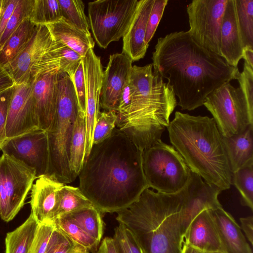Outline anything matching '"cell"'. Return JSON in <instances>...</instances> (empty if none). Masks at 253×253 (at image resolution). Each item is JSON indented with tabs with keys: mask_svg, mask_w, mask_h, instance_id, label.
I'll return each instance as SVG.
<instances>
[{
	"mask_svg": "<svg viewBox=\"0 0 253 253\" xmlns=\"http://www.w3.org/2000/svg\"><path fill=\"white\" fill-rule=\"evenodd\" d=\"M142 153L117 127L109 137L93 144L78 175L79 188L102 214L126 209L149 188Z\"/></svg>",
	"mask_w": 253,
	"mask_h": 253,
	"instance_id": "6da1fadb",
	"label": "cell"
},
{
	"mask_svg": "<svg viewBox=\"0 0 253 253\" xmlns=\"http://www.w3.org/2000/svg\"><path fill=\"white\" fill-rule=\"evenodd\" d=\"M152 59L154 73L168 80L182 110L203 105L211 93L236 80L240 73L238 67L198 44L187 31L158 39Z\"/></svg>",
	"mask_w": 253,
	"mask_h": 253,
	"instance_id": "7a4b0ae2",
	"label": "cell"
},
{
	"mask_svg": "<svg viewBox=\"0 0 253 253\" xmlns=\"http://www.w3.org/2000/svg\"><path fill=\"white\" fill-rule=\"evenodd\" d=\"M186 193L187 184L170 194L146 188L130 206L117 212L116 219L131 232L143 253H181V211Z\"/></svg>",
	"mask_w": 253,
	"mask_h": 253,
	"instance_id": "3957f363",
	"label": "cell"
},
{
	"mask_svg": "<svg viewBox=\"0 0 253 253\" xmlns=\"http://www.w3.org/2000/svg\"><path fill=\"white\" fill-rule=\"evenodd\" d=\"M168 130L172 146L191 171L221 191L230 188L232 173L213 118L176 111Z\"/></svg>",
	"mask_w": 253,
	"mask_h": 253,
	"instance_id": "277c9868",
	"label": "cell"
},
{
	"mask_svg": "<svg viewBox=\"0 0 253 253\" xmlns=\"http://www.w3.org/2000/svg\"><path fill=\"white\" fill-rule=\"evenodd\" d=\"M129 81L131 105L116 126L143 151L161 139L177 101L171 87L153 71L152 63L132 66Z\"/></svg>",
	"mask_w": 253,
	"mask_h": 253,
	"instance_id": "5b68a950",
	"label": "cell"
},
{
	"mask_svg": "<svg viewBox=\"0 0 253 253\" xmlns=\"http://www.w3.org/2000/svg\"><path fill=\"white\" fill-rule=\"evenodd\" d=\"M55 114L46 131L49 151V168L47 175L65 184L73 179L69 167L71 136L81 110L71 78L59 71Z\"/></svg>",
	"mask_w": 253,
	"mask_h": 253,
	"instance_id": "8992f818",
	"label": "cell"
},
{
	"mask_svg": "<svg viewBox=\"0 0 253 253\" xmlns=\"http://www.w3.org/2000/svg\"><path fill=\"white\" fill-rule=\"evenodd\" d=\"M142 166L148 187L161 193H177L190 177L191 170L181 155L161 139L143 151Z\"/></svg>",
	"mask_w": 253,
	"mask_h": 253,
	"instance_id": "52a82bcc",
	"label": "cell"
},
{
	"mask_svg": "<svg viewBox=\"0 0 253 253\" xmlns=\"http://www.w3.org/2000/svg\"><path fill=\"white\" fill-rule=\"evenodd\" d=\"M203 105L211 113L221 134L231 136L244 131L253 124V111L241 88L230 82L211 93Z\"/></svg>",
	"mask_w": 253,
	"mask_h": 253,
	"instance_id": "ba28073f",
	"label": "cell"
},
{
	"mask_svg": "<svg viewBox=\"0 0 253 253\" xmlns=\"http://www.w3.org/2000/svg\"><path fill=\"white\" fill-rule=\"evenodd\" d=\"M138 0H97L88 2L90 29L98 46L109 44L123 38L135 14Z\"/></svg>",
	"mask_w": 253,
	"mask_h": 253,
	"instance_id": "9c48e42d",
	"label": "cell"
},
{
	"mask_svg": "<svg viewBox=\"0 0 253 253\" xmlns=\"http://www.w3.org/2000/svg\"><path fill=\"white\" fill-rule=\"evenodd\" d=\"M35 171L2 154L0 157V217L12 220L25 204L29 192L37 179Z\"/></svg>",
	"mask_w": 253,
	"mask_h": 253,
	"instance_id": "30bf717a",
	"label": "cell"
},
{
	"mask_svg": "<svg viewBox=\"0 0 253 253\" xmlns=\"http://www.w3.org/2000/svg\"><path fill=\"white\" fill-rule=\"evenodd\" d=\"M228 0H193L187 6V33L198 44L220 56V35Z\"/></svg>",
	"mask_w": 253,
	"mask_h": 253,
	"instance_id": "8fae6325",
	"label": "cell"
},
{
	"mask_svg": "<svg viewBox=\"0 0 253 253\" xmlns=\"http://www.w3.org/2000/svg\"><path fill=\"white\" fill-rule=\"evenodd\" d=\"M1 151L34 170L37 178L48 175L49 151L46 131L37 128L7 139Z\"/></svg>",
	"mask_w": 253,
	"mask_h": 253,
	"instance_id": "7c38bea8",
	"label": "cell"
},
{
	"mask_svg": "<svg viewBox=\"0 0 253 253\" xmlns=\"http://www.w3.org/2000/svg\"><path fill=\"white\" fill-rule=\"evenodd\" d=\"M83 61L86 89L85 159L93 145V135L96 121L100 112L99 108L103 70L100 57L95 54L93 48L87 51Z\"/></svg>",
	"mask_w": 253,
	"mask_h": 253,
	"instance_id": "4fadbf2b",
	"label": "cell"
},
{
	"mask_svg": "<svg viewBox=\"0 0 253 253\" xmlns=\"http://www.w3.org/2000/svg\"><path fill=\"white\" fill-rule=\"evenodd\" d=\"M45 25H38L31 40L18 55L4 68L15 84L32 80V68L56 44Z\"/></svg>",
	"mask_w": 253,
	"mask_h": 253,
	"instance_id": "5bb4252c",
	"label": "cell"
},
{
	"mask_svg": "<svg viewBox=\"0 0 253 253\" xmlns=\"http://www.w3.org/2000/svg\"><path fill=\"white\" fill-rule=\"evenodd\" d=\"M32 80L15 84L6 121V139L39 128L32 97Z\"/></svg>",
	"mask_w": 253,
	"mask_h": 253,
	"instance_id": "9a60e30c",
	"label": "cell"
},
{
	"mask_svg": "<svg viewBox=\"0 0 253 253\" xmlns=\"http://www.w3.org/2000/svg\"><path fill=\"white\" fill-rule=\"evenodd\" d=\"M132 61L124 52L110 55L103 71L100 94V106L105 111H117L122 91L128 81Z\"/></svg>",
	"mask_w": 253,
	"mask_h": 253,
	"instance_id": "2e32d148",
	"label": "cell"
},
{
	"mask_svg": "<svg viewBox=\"0 0 253 253\" xmlns=\"http://www.w3.org/2000/svg\"><path fill=\"white\" fill-rule=\"evenodd\" d=\"M221 192L218 188L207 183L200 176L191 171L181 211L184 238L190 223L200 212L206 209H213L222 206L218 199Z\"/></svg>",
	"mask_w": 253,
	"mask_h": 253,
	"instance_id": "e0dca14e",
	"label": "cell"
},
{
	"mask_svg": "<svg viewBox=\"0 0 253 253\" xmlns=\"http://www.w3.org/2000/svg\"><path fill=\"white\" fill-rule=\"evenodd\" d=\"M59 71L32 78V97L38 127L45 131L49 127L56 112Z\"/></svg>",
	"mask_w": 253,
	"mask_h": 253,
	"instance_id": "ac0fdd59",
	"label": "cell"
},
{
	"mask_svg": "<svg viewBox=\"0 0 253 253\" xmlns=\"http://www.w3.org/2000/svg\"><path fill=\"white\" fill-rule=\"evenodd\" d=\"M154 0H140L131 23L123 37V50L132 62L145 56L149 45L145 41L148 18Z\"/></svg>",
	"mask_w": 253,
	"mask_h": 253,
	"instance_id": "d6986e66",
	"label": "cell"
},
{
	"mask_svg": "<svg viewBox=\"0 0 253 253\" xmlns=\"http://www.w3.org/2000/svg\"><path fill=\"white\" fill-rule=\"evenodd\" d=\"M183 242L205 253L223 252L211 209L202 211L192 220Z\"/></svg>",
	"mask_w": 253,
	"mask_h": 253,
	"instance_id": "ffe728a7",
	"label": "cell"
},
{
	"mask_svg": "<svg viewBox=\"0 0 253 253\" xmlns=\"http://www.w3.org/2000/svg\"><path fill=\"white\" fill-rule=\"evenodd\" d=\"M244 46L238 25L234 0H228L220 35V56L230 66L238 67Z\"/></svg>",
	"mask_w": 253,
	"mask_h": 253,
	"instance_id": "44dd1931",
	"label": "cell"
},
{
	"mask_svg": "<svg viewBox=\"0 0 253 253\" xmlns=\"http://www.w3.org/2000/svg\"><path fill=\"white\" fill-rule=\"evenodd\" d=\"M64 184L49 175L37 178L31 189V212L39 223L53 221L56 194Z\"/></svg>",
	"mask_w": 253,
	"mask_h": 253,
	"instance_id": "7402d4cb",
	"label": "cell"
},
{
	"mask_svg": "<svg viewBox=\"0 0 253 253\" xmlns=\"http://www.w3.org/2000/svg\"><path fill=\"white\" fill-rule=\"evenodd\" d=\"M224 253H253L233 216L222 207L211 209Z\"/></svg>",
	"mask_w": 253,
	"mask_h": 253,
	"instance_id": "603a6c76",
	"label": "cell"
},
{
	"mask_svg": "<svg viewBox=\"0 0 253 253\" xmlns=\"http://www.w3.org/2000/svg\"><path fill=\"white\" fill-rule=\"evenodd\" d=\"M222 139L233 173L240 168L253 163V124L244 131Z\"/></svg>",
	"mask_w": 253,
	"mask_h": 253,
	"instance_id": "cb8c5ba5",
	"label": "cell"
},
{
	"mask_svg": "<svg viewBox=\"0 0 253 253\" xmlns=\"http://www.w3.org/2000/svg\"><path fill=\"white\" fill-rule=\"evenodd\" d=\"M53 39L73 50L82 57L93 48L95 43L91 34H87L62 18L55 23L45 25Z\"/></svg>",
	"mask_w": 253,
	"mask_h": 253,
	"instance_id": "d4e9b609",
	"label": "cell"
},
{
	"mask_svg": "<svg viewBox=\"0 0 253 253\" xmlns=\"http://www.w3.org/2000/svg\"><path fill=\"white\" fill-rule=\"evenodd\" d=\"M29 17L26 18L0 48V64L3 67L23 50L33 36L37 27Z\"/></svg>",
	"mask_w": 253,
	"mask_h": 253,
	"instance_id": "484cf974",
	"label": "cell"
},
{
	"mask_svg": "<svg viewBox=\"0 0 253 253\" xmlns=\"http://www.w3.org/2000/svg\"><path fill=\"white\" fill-rule=\"evenodd\" d=\"M86 127L85 114L80 111L71 136L69 152V167L73 179L78 176L85 159Z\"/></svg>",
	"mask_w": 253,
	"mask_h": 253,
	"instance_id": "4316f807",
	"label": "cell"
},
{
	"mask_svg": "<svg viewBox=\"0 0 253 253\" xmlns=\"http://www.w3.org/2000/svg\"><path fill=\"white\" fill-rule=\"evenodd\" d=\"M38 225L31 213L23 223L7 233L5 239V253H29Z\"/></svg>",
	"mask_w": 253,
	"mask_h": 253,
	"instance_id": "83f0119b",
	"label": "cell"
},
{
	"mask_svg": "<svg viewBox=\"0 0 253 253\" xmlns=\"http://www.w3.org/2000/svg\"><path fill=\"white\" fill-rule=\"evenodd\" d=\"M90 206H93L79 187L64 184L56 194L53 221L60 216Z\"/></svg>",
	"mask_w": 253,
	"mask_h": 253,
	"instance_id": "f1b7e54d",
	"label": "cell"
},
{
	"mask_svg": "<svg viewBox=\"0 0 253 253\" xmlns=\"http://www.w3.org/2000/svg\"><path fill=\"white\" fill-rule=\"evenodd\" d=\"M86 233L100 243L104 223L102 214L94 206L85 207L67 214Z\"/></svg>",
	"mask_w": 253,
	"mask_h": 253,
	"instance_id": "f546056e",
	"label": "cell"
},
{
	"mask_svg": "<svg viewBox=\"0 0 253 253\" xmlns=\"http://www.w3.org/2000/svg\"><path fill=\"white\" fill-rule=\"evenodd\" d=\"M56 228L62 231L76 244L95 253L100 243L86 233L78 224L67 215L60 216L53 220Z\"/></svg>",
	"mask_w": 253,
	"mask_h": 253,
	"instance_id": "4dcf8cb0",
	"label": "cell"
},
{
	"mask_svg": "<svg viewBox=\"0 0 253 253\" xmlns=\"http://www.w3.org/2000/svg\"><path fill=\"white\" fill-rule=\"evenodd\" d=\"M234 1L244 49L253 48V0H234Z\"/></svg>",
	"mask_w": 253,
	"mask_h": 253,
	"instance_id": "1f68e13d",
	"label": "cell"
},
{
	"mask_svg": "<svg viewBox=\"0 0 253 253\" xmlns=\"http://www.w3.org/2000/svg\"><path fill=\"white\" fill-rule=\"evenodd\" d=\"M29 18L37 25L58 21L62 15L58 0H34Z\"/></svg>",
	"mask_w": 253,
	"mask_h": 253,
	"instance_id": "d6a6232c",
	"label": "cell"
},
{
	"mask_svg": "<svg viewBox=\"0 0 253 253\" xmlns=\"http://www.w3.org/2000/svg\"><path fill=\"white\" fill-rule=\"evenodd\" d=\"M62 18L78 29L90 34L88 17L84 13V4L81 0H58Z\"/></svg>",
	"mask_w": 253,
	"mask_h": 253,
	"instance_id": "836d02e7",
	"label": "cell"
},
{
	"mask_svg": "<svg viewBox=\"0 0 253 253\" xmlns=\"http://www.w3.org/2000/svg\"><path fill=\"white\" fill-rule=\"evenodd\" d=\"M238 190L242 205L253 210V163L249 164L232 173V184Z\"/></svg>",
	"mask_w": 253,
	"mask_h": 253,
	"instance_id": "e575fe53",
	"label": "cell"
},
{
	"mask_svg": "<svg viewBox=\"0 0 253 253\" xmlns=\"http://www.w3.org/2000/svg\"><path fill=\"white\" fill-rule=\"evenodd\" d=\"M34 0H19L8 20L0 39V48L12 34L17 29L22 21L29 17Z\"/></svg>",
	"mask_w": 253,
	"mask_h": 253,
	"instance_id": "d590c367",
	"label": "cell"
},
{
	"mask_svg": "<svg viewBox=\"0 0 253 253\" xmlns=\"http://www.w3.org/2000/svg\"><path fill=\"white\" fill-rule=\"evenodd\" d=\"M117 118V113L115 111L99 112L95 125L93 144L100 143L110 136L116 127Z\"/></svg>",
	"mask_w": 253,
	"mask_h": 253,
	"instance_id": "8d00e7d4",
	"label": "cell"
},
{
	"mask_svg": "<svg viewBox=\"0 0 253 253\" xmlns=\"http://www.w3.org/2000/svg\"><path fill=\"white\" fill-rule=\"evenodd\" d=\"M113 238L118 253H143L133 234L121 223L115 228Z\"/></svg>",
	"mask_w": 253,
	"mask_h": 253,
	"instance_id": "74e56055",
	"label": "cell"
},
{
	"mask_svg": "<svg viewBox=\"0 0 253 253\" xmlns=\"http://www.w3.org/2000/svg\"><path fill=\"white\" fill-rule=\"evenodd\" d=\"M55 228L53 221L39 223L29 253H46L48 244Z\"/></svg>",
	"mask_w": 253,
	"mask_h": 253,
	"instance_id": "f35d334b",
	"label": "cell"
},
{
	"mask_svg": "<svg viewBox=\"0 0 253 253\" xmlns=\"http://www.w3.org/2000/svg\"><path fill=\"white\" fill-rule=\"evenodd\" d=\"M80 246L55 227L46 253H74Z\"/></svg>",
	"mask_w": 253,
	"mask_h": 253,
	"instance_id": "ab89813d",
	"label": "cell"
},
{
	"mask_svg": "<svg viewBox=\"0 0 253 253\" xmlns=\"http://www.w3.org/2000/svg\"><path fill=\"white\" fill-rule=\"evenodd\" d=\"M168 1V0H154L147 22L145 39L148 45L155 33Z\"/></svg>",
	"mask_w": 253,
	"mask_h": 253,
	"instance_id": "60d3db41",
	"label": "cell"
},
{
	"mask_svg": "<svg viewBox=\"0 0 253 253\" xmlns=\"http://www.w3.org/2000/svg\"><path fill=\"white\" fill-rule=\"evenodd\" d=\"M60 69L71 77L83 58L72 49L63 45L60 50Z\"/></svg>",
	"mask_w": 253,
	"mask_h": 253,
	"instance_id": "b9f144b4",
	"label": "cell"
},
{
	"mask_svg": "<svg viewBox=\"0 0 253 253\" xmlns=\"http://www.w3.org/2000/svg\"><path fill=\"white\" fill-rule=\"evenodd\" d=\"M236 80L250 109L253 111V67L244 61L243 71L239 73Z\"/></svg>",
	"mask_w": 253,
	"mask_h": 253,
	"instance_id": "7bdbcfd3",
	"label": "cell"
},
{
	"mask_svg": "<svg viewBox=\"0 0 253 253\" xmlns=\"http://www.w3.org/2000/svg\"><path fill=\"white\" fill-rule=\"evenodd\" d=\"M14 85L0 90V150L6 139L5 128Z\"/></svg>",
	"mask_w": 253,
	"mask_h": 253,
	"instance_id": "ee69618b",
	"label": "cell"
},
{
	"mask_svg": "<svg viewBox=\"0 0 253 253\" xmlns=\"http://www.w3.org/2000/svg\"><path fill=\"white\" fill-rule=\"evenodd\" d=\"M70 78L74 84L80 109L85 114L86 89L83 60L80 62L74 74Z\"/></svg>",
	"mask_w": 253,
	"mask_h": 253,
	"instance_id": "f6af8a7d",
	"label": "cell"
},
{
	"mask_svg": "<svg viewBox=\"0 0 253 253\" xmlns=\"http://www.w3.org/2000/svg\"><path fill=\"white\" fill-rule=\"evenodd\" d=\"M19 0H2L0 11V39Z\"/></svg>",
	"mask_w": 253,
	"mask_h": 253,
	"instance_id": "bcb514c9",
	"label": "cell"
},
{
	"mask_svg": "<svg viewBox=\"0 0 253 253\" xmlns=\"http://www.w3.org/2000/svg\"><path fill=\"white\" fill-rule=\"evenodd\" d=\"M241 228L251 245L253 244V217L252 216L240 218Z\"/></svg>",
	"mask_w": 253,
	"mask_h": 253,
	"instance_id": "7dc6e473",
	"label": "cell"
},
{
	"mask_svg": "<svg viewBox=\"0 0 253 253\" xmlns=\"http://www.w3.org/2000/svg\"><path fill=\"white\" fill-rule=\"evenodd\" d=\"M95 253H118L113 238L111 237L104 238Z\"/></svg>",
	"mask_w": 253,
	"mask_h": 253,
	"instance_id": "c3c4849f",
	"label": "cell"
},
{
	"mask_svg": "<svg viewBox=\"0 0 253 253\" xmlns=\"http://www.w3.org/2000/svg\"><path fill=\"white\" fill-rule=\"evenodd\" d=\"M15 83L5 70V69L0 64V90L14 85Z\"/></svg>",
	"mask_w": 253,
	"mask_h": 253,
	"instance_id": "681fc988",
	"label": "cell"
},
{
	"mask_svg": "<svg viewBox=\"0 0 253 253\" xmlns=\"http://www.w3.org/2000/svg\"><path fill=\"white\" fill-rule=\"evenodd\" d=\"M242 59L250 66L253 67V48H246L244 50Z\"/></svg>",
	"mask_w": 253,
	"mask_h": 253,
	"instance_id": "f907efd6",
	"label": "cell"
},
{
	"mask_svg": "<svg viewBox=\"0 0 253 253\" xmlns=\"http://www.w3.org/2000/svg\"><path fill=\"white\" fill-rule=\"evenodd\" d=\"M181 253H205V252L192 247L185 243H183Z\"/></svg>",
	"mask_w": 253,
	"mask_h": 253,
	"instance_id": "816d5d0a",
	"label": "cell"
},
{
	"mask_svg": "<svg viewBox=\"0 0 253 253\" xmlns=\"http://www.w3.org/2000/svg\"><path fill=\"white\" fill-rule=\"evenodd\" d=\"M88 252L89 251L87 249L83 247L80 246L74 253H86Z\"/></svg>",
	"mask_w": 253,
	"mask_h": 253,
	"instance_id": "f5cc1de1",
	"label": "cell"
},
{
	"mask_svg": "<svg viewBox=\"0 0 253 253\" xmlns=\"http://www.w3.org/2000/svg\"><path fill=\"white\" fill-rule=\"evenodd\" d=\"M224 253L222 252H209V253Z\"/></svg>",
	"mask_w": 253,
	"mask_h": 253,
	"instance_id": "db71d44e",
	"label": "cell"
},
{
	"mask_svg": "<svg viewBox=\"0 0 253 253\" xmlns=\"http://www.w3.org/2000/svg\"><path fill=\"white\" fill-rule=\"evenodd\" d=\"M2 2V0H0V11L1 7Z\"/></svg>",
	"mask_w": 253,
	"mask_h": 253,
	"instance_id": "11a10c76",
	"label": "cell"
},
{
	"mask_svg": "<svg viewBox=\"0 0 253 253\" xmlns=\"http://www.w3.org/2000/svg\"><path fill=\"white\" fill-rule=\"evenodd\" d=\"M86 253H89V252H87Z\"/></svg>",
	"mask_w": 253,
	"mask_h": 253,
	"instance_id": "9f6ffc18",
	"label": "cell"
}]
</instances>
